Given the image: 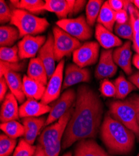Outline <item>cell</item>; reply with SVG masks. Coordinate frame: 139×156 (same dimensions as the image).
<instances>
[{"label":"cell","mask_w":139,"mask_h":156,"mask_svg":"<svg viewBox=\"0 0 139 156\" xmlns=\"http://www.w3.org/2000/svg\"><path fill=\"white\" fill-rule=\"evenodd\" d=\"M132 43L130 41H126L121 46L118 47L113 51V55L117 56L127 62H131L132 51H131Z\"/></svg>","instance_id":"obj_35"},{"label":"cell","mask_w":139,"mask_h":156,"mask_svg":"<svg viewBox=\"0 0 139 156\" xmlns=\"http://www.w3.org/2000/svg\"><path fill=\"white\" fill-rule=\"evenodd\" d=\"M37 58H40L43 63L49 80L56 68L55 64L54 37L51 33L48 34L47 40L40 50Z\"/></svg>","instance_id":"obj_12"},{"label":"cell","mask_w":139,"mask_h":156,"mask_svg":"<svg viewBox=\"0 0 139 156\" xmlns=\"http://www.w3.org/2000/svg\"><path fill=\"white\" fill-rule=\"evenodd\" d=\"M114 31L118 37L127 39L130 41H133L134 30L130 18L123 24L116 23L114 27Z\"/></svg>","instance_id":"obj_30"},{"label":"cell","mask_w":139,"mask_h":156,"mask_svg":"<svg viewBox=\"0 0 139 156\" xmlns=\"http://www.w3.org/2000/svg\"><path fill=\"white\" fill-rule=\"evenodd\" d=\"M129 99L133 104V105L135 107L137 114V122L139 126V96L137 94L132 95L130 98H129Z\"/></svg>","instance_id":"obj_45"},{"label":"cell","mask_w":139,"mask_h":156,"mask_svg":"<svg viewBox=\"0 0 139 156\" xmlns=\"http://www.w3.org/2000/svg\"><path fill=\"white\" fill-rule=\"evenodd\" d=\"M8 87V86L5 77H0V101L1 102H3L6 97Z\"/></svg>","instance_id":"obj_43"},{"label":"cell","mask_w":139,"mask_h":156,"mask_svg":"<svg viewBox=\"0 0 139 156\" xmlns=\"http://www.w3.org/2000/svg\"><path fill=\"white\" fill-rule=\"evenodd\" d=\"M96 37L100 45L106 49L120 47L122 44L120 39L99 23L96 27Z\"/></svg>","instance_id":"obj_18"},{"label":"cell","mask_w":139,"mask_h":156,"mask_svg":"<svg viewBox=\"0 0 139 156\" xmlns=\"http://www.w3.org/2000/svg\"><path fill=\"white\" fill-rule=\"evenodd\" d=\"M36 146L30 144L24 139H21L16 147L13 156H33Z\"/></svg>","instance_id":"obj_34"},{"label":"cell","mask_w":139,"mask_h":156,"mask_svg":"<svg viewBox=\"0 0 139 156\" xmlns=\"http://www.w3.org/2000/svg\"><path fill=\"white\" fill-rule=\"evenodd\" d=\"M132 2L139 11V0H134V1H132Z\"/></svg>","instance_id":"obj_49"},{"label":"cell","mask_w":139,"mask_h":156,"mask_svg":"<svg viewBox=\"0 0 139 156\" xmlns=\"http://www.w3.org/2000/svg\"><path fill=\"white\" fill-rule=\"evenodd\" d=\"M99 44L95 41L86 42L72 53V59L78 66L84 68L95 64L98 59Z\"/></svg>","instance_id":"obj_9"},{"label":"cell","mask_w":139,"mask_h":156,"mask_svg":"<svg viewBox=\"0 0 139 156\" xmlns=\"http://www.w3.org/2000/svg\"><path fill=\"white\" fill-rule=\"evenodd\" d=\"M41 11L54 12L61 20L66 19L69 15L74 0H46Z\"/></svg>","instance_id":"obj_17"},{"label":"cell","mask_w":139,"mask_h":156,"mask_svg":"<svg viewBox=\"0 0 139 156\" xmlns=\"http://www.w3.org/2000/svg\"><path fill=\"white\" fill-rule=\"evenodd\" d=\"M24 68L23 62H7L1 61V73L0 77L4 76V74L8 71L18 72L21 71Z\"/></svg>","instance_id":"obj_36"},{"label":"cell","mask_w":139,"mask_h":156,"mask_svg":"<svg viewBox=\"0 0 139 156\" xmlns=\"http://www.w3.org/2000/svg\"><path fill=\"white\" fill-rule=\"evenodd\" d=\"M51 107L41 102L28 99L19 108V118H37L50 111Z\"/></svg>","instance_id":"obj_14"},{"label":"cell","mask_w":139,"mask_h":156,"mask_svg":"<svg viewBox=\"0 0 139 156\" xmlns=\"http://www.w3.org/2000/svg\"><path fill=\"white\" fill-rule=\"evenodd\" d=\"M117 71V66L112 58L109 62L108 66L104 73V78L112 77L114 76Z\"/></svg>","instance_id":"obj_40"},{"label":"cell","mask_w":139,"mask_h":156,"mask_svg":"<svg viewBox=\"0 0 139 156\" xmlns=\"http://www.w3.org/2000/svg\"><path fill=\"white\" fill-rule=\"evenodd\" d=\"M62 156H72V152H69L65 154L64 155H62Z\"/></svg>","instance_id":"obj_50"},{"label":"cell","mask_w":139,"mask_h":156,"mask_svg":"<svg viewBox=\"0 0 139 156\" xmlns=\"http://www.w3.org/2000/svg\"><path fill=\"white\" fill-rule=\"evenodd\" d=\"M19 108L16 97L11 93H8L1 108L0 119L2 123L19 119Z\"/></svg>","instance_id":"obj_15"},{"label":"cell","mask_w":139,"mask_h":156,"mask_svg":"<svg viewBox=\"0 0 139 156\" xmlns=\"http://www.w3.org/2000/svg\"><path fill=\"white\" fill-rule=\"evenodd\" d=\"M132 62L134 66L138 69H139V54L138 53H136L132 59Z\"/></svg>","instance_id":"obj_48"},{"label":"cell","mask_w":139,"mask_h":156,"mask_svg":"<svg viewBox=\"0 0 139 156\" xmlns=\"http://www.w3.org/2000/svg\"><path fill=\"white\" fill-rule=\"evenodd\" d=\"M45 2L42 0H21L19 2L17 9L30 11L31 12H41V9Z\"/></svg>","instance_id":"obj_33"},{"label":"cell","mask_w":139,"mask_h":156,"mask_svg":"<svg viewBox=\"0 0 139 156\" xmlns=\"http://www.w3.org/2000/svg\"><path fill=\"white\" fill-rule=\"evenodd\" d=\"M10 24L18 30L20 37L39 34L44 32L49 27V23L46 18L37 17L27 11L20 9H15L12 11Z\"/></svg>","instance_id":"obj_3"},{"label":"cell","mask_w":139,"mask_h":156,"mask_svg":"<svg viewBox=\"0 0 139 156\" xmlns=\"http://www.w3.org/2000/svg\"><path fill=\"white\" fill-rule=\"evenodd\" d=\"M97 23L112 32L116 21V11L109 6L108 2H106L101 8L99 15L97 20Z\"/></svg>","instance_id":"obj_22"},{"label":"cell","mask_w":139,"mask_h":156,"mask_svg":"<svg viewBox=\"0 0 139 156\" xmlns=\"http://www.w3.org/2000/svg\"><path fill=\"white\" fill-rule=\"evenodd\" d=\"M53 32L56 61L59 62L65 56H71L75 50L81 46L79 40L57 26L53 27Z\"/></svg>","instance_id":"obj_5"},{"label":"cell","mask_w":139,"mask_h":156,"mask_svg":"<svg viewBox=\"0 0 139 156\" xmlns=\"http://www.w3.org/2000/svg\"><path fill=\"white\" fill-rule=\"evenodd\" d=\"M137 156H139V154H138Z\"/></svg>","instance_id":"obj_51"},{"label":"cell","mask_w":139,"mask_h":156,"mask_svg":"<svg viewBox=\"0 0 139 156\" xmlns=\"http://www.w3.org/2000/svg\"><path fill=\"white\" fill-rule=\"evenodd\" d=\"M101 139L108 152L113 155H127L134 146L135 134L107 113L100 126Z\"/></svg>","instance_id":"obj_2"},{"label":"cell","mask_w":139,"mask_h":156,"mask_svg":"<svg viewBox=\"0 0 139 156\" xmlns=\"http://www.w3.org/2000/svg\"><path fill=\"white\" fill-rule=\"evenodd\" d=\"M0 59L1 61L7 62H18V46L13 47H1L0 48Z\"/></svg>","instance_id":"obj_32"},{"label":"cell","mask_w":139,"mask_h":156,"mask_svg":"<svg viewBox=\"0 0 139 156\" xmlns=\"http://www.w3.org/2000/svg\"><path fill=\"white\" fill-rule=\"evenodd\" d=\"M128 11L134 30L133 48L139 54V11L132 5V1L129 5Z\"/></svg>","instance_id":"obj_24"},{"label":"cell","mask_w":139,"mask_h":156,"mask_svg":"<svg viewBox=\"0 0 139 156\" xmlns=\"http://www.w3.org/2000/svg\"><path fill=\"white\" fill-rule=\"evenodd\" d=\"M113 84L116 89L115 97L119 99H123L133 90L135 89V86L131 82L126 80L122 75L119 76L113 82Z\"/></svg>","instance_id":"obj_25"},{"label":"cell","mask_w":139,"mask_h":156,"mask_svg":"<svg viewBox=\"0 0 139 156\" xmlns=\"http://www.w3.org/2000/svg\"><path fill=\"white\" fill-rule=\"evenodd\" d=\"M107 2L110 7L115 11H120L124 8V1L122 0H109Z\"/></svg>","instance_id":"obj_44"},{"label":"cell","mask_w":139,"mask_h":156,"mask_svg":"<svg viewBox=\"0 0 139 156\" xmlns=\"http://www.w3.org/2000/svg\"><path fill=\"white\" fill-rule=\"evenodd\" d=\"M47 40L45 36H26L18 43L19 59L34 58Z\"/></svg>","instance_id":"obj_11"},{"label":"cell","mask_w":139,"mask_h":156,"mask_svg":"<svg viewBox=\"0 0 139 156\" xmlns=\"http://www.w3.org/2000/svg\"><path fill=\"white\" fill-rule=\"evenodd\" d=\"M74 108L72 107L64 115L52 125L46 127L39 138L37 144L46 147L56 143L59 139H62L67 125L71 118Z\"/></svg>","instance_id":"obj_6"},{"label":"cell","mask_w":139,"mask_h":156,"mask_svg":"<svg viewBox=\"0 0 139 156\" xmlns=\"http://www.w3.org/2000/svg\"><path fill=\"white\" fill-rule=\"evenodd\" d=\"M113 58L112 49L103 50L101 53L99 63L95 71V76L98 80L104 78V73L109 61Z\"/></svg>","instance_id":"obj_28"},{"label":"cell","mask_w":139,"mask_h":156,"mask_svg":"<svg viewBox=\"0 0 139 156\" xmlns=\"http://www.w3.org/2000/svg\"><path fill=\"white\" fill-rule=\"evenodd\" d=\"M109 114L113 119L122 123L139 138V126L134 106L128 99L113 101L110 104Z\"/></svg>","instance_id":"obj_4"},{"label":"cell","mask_w":139,"mask_h":156,"mask_svg":"<svg viewBox=\"0 0 139 156\" xmlns=\"http://www.w3.org/2000/svg\"><path fill=\"white\" fill-rule=\"evenodd\" d=\"M1 129L6 135L14 139L23 136L24 134V126L16 121L1 123Z\"/></svg>","instance_id":"obj_27"},{"label":"cell","mask_w":139,"mask_h":156,"mask_svg":"<svg viewBox=\"0 0 139 156\" xmlns=\"http://www.w3.org/2000/svg\"><path fill=\"white\" fill-rule=\"evenodd\" d=\"M74 156H112L106 152L93 139L79 141L75 146Z\"/></svg>","instance_id":"obj_16"},{"label":"cell","mask_w":139,"mask_h":156,"mask_svg":"<svg viewBox=\"0 0 139 156\" xmlns=\"http://www.w3.org/2000/svg\"><path fill=\"white\" fill-rule=\"evenodd\" d=\"M20 38L18 30L11 26H2L0 28V45L9 47Z\"/></svg>","instance_id":"obj_23"},{"label":"cell","mask_w":139,"mask_h":156,"mask_svg":"<svg viewBox=\"0 0 139 156\" xmlns=\"http://www.w3.org/2000/svg\"><path fill=\"white\" fill-rule=\"evenodd\" d=\"M103 112V104L98 94L89 86H80L74 112L62 139V148L66 149L77 141L95 138Z\"/></svg>","instance_id":"obj_1"},{"label":"cell","mask_w":139,"mask_h":156,"mask_svg":"<svg viewBox=\"0 0 139 156\" xmlns=\"http://www.w3.org/2000/svg\"><path fill=\"white\" fill-rule=\"evenodd\" d=\"M56 25L78 40H89L92 36V30L83 15L76 18L59 20L56 22Z\"/></svg>","instance_id":"obj_7"},{"label":"cell","mask_w":139,"mask_h":156,"mask_svg":"<svg viewBox=\"0 0 139 156\" xmlns=\"http://www.w3.org/2000/svg\"><path fill=\"white\" fill-rule=\"evenodd\" d=\"M91 80V73L87 68H82L75 64H70L65 71V77L62 85V89L79 83L88 82Z\"/></svg>","instance_id":"obj_13"},{"label":"cell","mask_w":139,"mask_h":156,"mask_svg":"<svg viewBox=\"0 0 139 156\" xmlns=\"http://www.w3.org/2000/svg\"><path fill=\"white\" fill-rule=\"evenodd\" d=\"M77 93L73 89H69L62 93V94L50 106L51 109L47 118L45 127L59 120L72 107L74 102L76 101Z\"/></svg>","instance_id":"obj_8"},{"label":"cell","mask_w":139,"mask_h":156,"mask_svg":"<svg viewBox=\"0 0 139 156\" xmlns=\"http://www.w3.org/2000/svg\"><path fill=\"white\" fill-rule=\"evenodd\" d=\"M23 84L26 98L37 101L41 100L46 89V86L44 84L26 75L23 78Z\"/></svg>","instance_id":"obj_19"},{"label":"cell","mask_w":139,"mask_h":156,"mask_svg":"<svg viewBox=\"0 0 139 156\" xmlns=\"http://www.w3.org/2000/svg\"><path fill=\"white\" fill-rule=\"evenodd\" d=\"M16 139L2 134L0 137V156H9L16 147Z\"/></svg>","instance_id":"obj_31"},{"label":"cell","mask_w":139,"mask_h":156,"mask_svg":"<svg viewBox=\"0 0 139 156\" xmlns=\"http://www.w3.org/2000/svg\"><path fill=\"white\" fill-rule=\"evenodd\" d=\"M11 93L13 94L19 103L24 102L26 96L23 90V80L21 75L17 72L8 71L4 76Z\"/></svg>","instance_id":"obj_20"},{"label":"cell","mask_w":139,"mask_h":156,"mask_svg":"<svg viewBox=\"0 0 139 156\" xmlns=\"http://www.w3.org/2000/svg\"><path fill=\"white\" fill-rule=\"evenodd\" d=\"M86 4V1H82V0H75L74 4L71 9V11L69 13L70 16L76 15L80 12L84 8Z\"/></svg>","instance_id":"obj_41"},{"label":"cell","mask_w":139,"mask_h":156,"mask_svg":"<svg viewBox=\"0 0 139 156\" xmlns=\"http://www.w3.org/2000/svg\"><path fill=\"white\" fill-rule=\"evenodd\" d=\"M64 59L59 62L56 70L49 80L47 84L45 93L41 102L45 105L53 102L58 99L60 95L61 90L62 88L63 71L64 67Z\"/></svg>","instance_id":"obj_10"},{"label":"cell","mask_w":139,"mask_h":156,"mask_svg":"<svg viewBox=\"0 0 139 156\" xmlns=\"http://www.w3.org/2000/svg\"><path fill=\"white\" fill-rule=\"evenodd\" d=\"M27 76L45 86L47 84L48 76L46 69L41 59L38 58H32L29 63Z\"/></svg>","instance_id":"obj_21"},{"label":"cell","mask_w":139,"mask_h":156,"mask_svg":"<svg viewBox=\"0 0 139 156\" xmlns=\"http://www.w3.org/2000/svg\"><path fill=\"white\" fill-rule=\"evenodd\" d=\"M46 119L44 117L41 118H23L22 122L25 129L31 132L40 134L43 127H45Z\"/></svg>","instance_id":"obj_29"},{"label":"cell","mask_w":139,"mask_h":156,"mask_svg":"<svg viewBox=\"0 0 139 156\" xmlns=\"http://www.w3.org/2000/svg\"><path fill=\"white\" fill-rule=\"evenodd\" d=\"M12 18V11L3 0L0 1V22L1 24H5L11 21Z\"/></svg>","instance_id":"obj_38"},{"label":"cell","mask_w":139,"mask_h":156,"mask_svg":"<svg viewBox=\"0 0 139 156\" xmlns=\"http://www.w3.org/2000/svg\"><path fill=\"white\" fill-rule=\"evenodd\" d=\"M62 139H59L54 144L49 146L44 147L46 156H59L61 150Z\"/></svg>","instance_id":"obj_39"},{"label":"cell","mask_w":139,"mask_h":156,"mask_svg":"<svg viewBox=\"0 0 139 156\" xmlns=\"http://www.w3.org/2000/svg\"><path fill=\"white\" fill-rule=\"evenodd\" d=\"M33 156H46L44 147L40 144H37L36 146V150Z\"/></svg>","instance_id":"obj_47"},{"label":"cell","mask_w":139,"mask_h":156,"mask_svg":"<svg viewBox=\"0 0 139 156\" xmlns=\"http://www.w3.org/2000/svg\"><path fill=\"white\" fill-rule=\"evenodd\" d=\"M104 2L102 0H89L85 8L86 20L90 27H93L99 15Z\"/></svg>","instance_id":"obj_26"},{"label":"cell","mask_w":139,"mask_h":156,"mask_svg":"<svg viewBox=\"0 0 139 156\" xmlns=\"http://www.w3.org/2000/svg\"><path fill=\"white\" fill-rule=\"evenodd\" d=\"M130 81L139 89V72H137L129 77Z\"/></svg>","instance_id":"obj_46"},{"label":"cell","mask_w":139,"mask_h":156,"mask_svg":"<svg viewBox=\"0 0 139 156\" xmlns=\"http://www.w3.org/2000/svg\"><path fill=\"white\" fill-rule=\"evenodd\" d=\"M100 92L105 97H114L116 94L115 85L107 80H104L100 84Z\"/></svg>","instance_id":"obj_37"},{"label":"cell","mask_w":139,"mask_h":156,"mask_svg":"<svg viewBox=\"0 0 139 156\" xmlns=\"http://www.w3.org/2000/svg\"><path fill=\"white\" fill-rule=\"evenodd\" d=\"M130 16L128 15L127 11L123 9L118 11H116V21L118 24H123L127 22Z\"/></svg>","instance_id":"obj_42"}]
</instances>
